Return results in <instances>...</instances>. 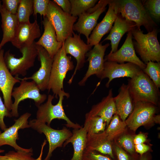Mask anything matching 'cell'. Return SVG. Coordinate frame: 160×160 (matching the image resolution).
Listing matches in <instances>:
<instances>
[{
    "instance_id": "6da1fadb",
    "label": "cell",
    "mask_w": 160,
    "mask_h": 160,
    "mask_svg": "<svg viewBox=\"0 0 160 160\" xmlns=\"http://www.w3.org/2000/svg\"><path fill=\"white\" fill-rule=\"evenodd\" d=\"M118 13L126 20L133 22L136 28L143 26L148 32L157 26L143 4L139 0H116Z\"/></svg>"
},
{
    "instance_id": "7a4b0ae2",
    "label": "cell",
    "mask_w": 160,
    "mask_h": 160,
    "mask_svg": "<svg viewBox=\"0 0 160 160\" xmlns=\"http://www.w3.org/2000/svg\"><path fill=\"white\" fill-rule=\"evenodd\" d=\"M128 81L129 91L134 103L143 102L157 105L160 96L159 89L142 70Z\"/></svg>"
},
{
    "instance_id": "3957f363",
    "label": "cell",
    "mask_w": 160,
    "mask_h": 160,
    "mask_svg": "<svg viewBox=\"0 0 160 160\" xmlns=\"http://www.w3.org/2000/svg\"><path fill=\"white\" fill-rule=\"evenodd\" d=\"M135 41L133 42L135 50L146 64L152 61H160V45L157 39L156 28L145 34L136 27L131 31Z\"/></svg>"
},
{
    "instance_id": "277c9868",
    "label": "cell",
    "mask_w": 160,
    "mask_h": 160,
    "mask_svg": "<svg viewBox=\"0 0 160 160\" xmlns=\"http://www.w3.org/2000/svg\"><path fill=\"white\" fill-rule=\"evenodd\" d=\"M74 68L71 57L66 54L63 46L59 50L53 58V61L47 90H51L55 97L64 91L63 81L68 72Z\"/></svg>"
},
{
    "instance_id": "5b68a950",
    "label": "cell",
    "mask_w": 160,
    "mask_h": 160,
    "mask_svg": "<svg viewBox=\"0 0 160 160\" xmlns=\"http://www.w3.org/2000/svg\"><path fill=\"white\" fill-rule=\"evenodd\" d=\"M69 93L64 91L59 94V99L55 105L52 104V101L55 97L53 95H49L46 102L37 107L36 113V119L39 121L50 126L52 121L54 119H63L66 121V126L68 127L73 129H79L81 127L79 124L73 122L66 115L63 105V102L64 97H69Z\"/></svg>"
},
{
    "instance_id": "8992f818",
    "label": "cell",
    "mask_w": 160,
    "mask_h": 160,
    "mask_svg": "<svg viewBox=\"0 0 160 160\" xmlns=\"http://www.w3.org/2000/svg\"><path fill=\"white\" fill-rule=\"evenodd\" d=\"M46 17L53 26L58 41L63 43L73 36V27L78 19L64 12L52 1H49Z\"/></svg>"
},
{
    "instance_id": "52a82bcc",
    "label": "cell",
    "mask_w": 160,
    "mask_h": 160,
    "mask_svg": "<svg viewBox=\"0 0 160 160\" xmlns=\"http://www.w3.org/2000/svg\"><path fill=\"white\" fill-rule=\"evenodd\" d=\"M22 56L15 57V55L8 50L4 54V59L5 64L11 74L15 76L19 75L25 76L27 71L34 65L38 55V50L35 42L31 45L20 48Z\"/></svg>"
},
{
    "instance_id": "ba28073f",
    "label": "cell",
    "mask_w": 160,
    "mask_h": 160,
    "mask_svg": "<svg viewBox=\"0 0 160 160\" xmlns=\"http://www.w3.org/2000/svg\"><path fill=\"white\" fill-rule=\"evenodd\" d=\"M15 77L21 81L19 86L13 89L12 97L14 101L11 112L12 117H17L19 116L18 105L21 101L26 99L33 100L37 107L43 103L47 97L46 94L40 93V90L33 81H27L20 79L18 76Z\"/></svg>"
},
{
    "instance_id": "9c48e42d",
    "label": "cell",
    "mask_w": 160,
    "mask_h": 160,
    "mask_svg": "<svg viewBox=\"0 0 160 160\" xmlns=\"http://www.w3.org/2000/svg\"><path fill=\"white\" fill-rule=\"evenodd\" d=\"M29 124L30 128L40 134L43 133L49 143L48 151L44 160H49L53 151L57 148L62 147L64 142L72 135V132L65 127L61 129H55L36 119L30 120Z\"/></svg>"
},
{
    "instance_id": "30bf717a",
    "label": "cell",
    "mask_w": 160,
    "mask_h": 160,
    "mask_svg": "<svg viewBox=\"0 0 160 160\" xmlns=\"http://www.w3.org/2000/svg\"><path fill=\"white\" fill-rule=\"evenodd\" d=\"M110 0H100L97 4L79 16L77 22L73 27V31L82 34L87 40L92 31L97 25L98 19L105 10Z\"/></svg>"
},
{
    "instance_id": "8fae6325",
    "label": "cell",
    "mask_w": 160,
    "mask_h": 160,
    "mask_svg": "<svg viewBox=\"0 0 160 160\" xmlns=\"http://www.w3.org/2000/svg\"><path fill=\"white\" fill-rule=\"evenodd\" d=\"M156 111V105L150 103L138 102L134 103L133 111L125 121L127 126L135 131L141 126L154 122Z\"/></svg>"
},
{
    "instance_id": "7c38bea8",
    "label": "cell",
    "mask_w": 160,
    "mask_h": 160,
    "mask_svg": "<svg viewBox=\"0 0 160 160\" xmlns=\"http://www.w3.org/2000/svg\"><path fill=\"white\" fill-rule=\"evenodd\" d=\"M65 52L73 57L77 63L73 73L68 81L71 84L76 72L83 67L86 62V55L91 49L92 47L85 43L81 39L80 35L74 32L73 36L69 37L63 42Z\"/></svg>"
},
{
    "instance_id": "4fadbf2b",
    "label": "cell",
    "mask_w": 160,
    "mask_h": 160,
    "mask_svg": "<svg viewBox=\"0 0 160 160\" xmlns=\"http://www.w3.org/2000/svg\"><path fill=\"white\" fill-rule=\"evenodd\" d=\"M36 45L38 50V58L40 62L39 69L31 76L20 79L27 80L32 79L40 90L47 89L53 61V58L42 47Z\"/></svg>"
},
{
    "instance_id": "5bb4252c",
    "label": "cell",
    "mask_w": 160,
    "mask_h": 160,
    "mask_svg": "<svg viewBox=\"0 0 160 160\" xmlns=\"http://www.w3.org/2000/svg\"><path fill=\"white\" fill-rule=\"evenodd\" d=\"M109 45V43L104 45L99 43L87 53L86 57L89 62L88 68L84 76L78 83L79 86H84L88 79L93 75L100 78L103 70L105 52Z\"/></svg>"
},
{
    "instance_id": "9a60e30c",
    "label": "cell",
    "mask_w": 160,
    "mask_h": 160,
    "mask_svg": "<svg viewBox=\"0 0 160 160\" xmlns=\"http://www.w3.org/2000/svg\"><path fill=\"white\" fill-rule=\"evenodd\" d=\"M131 31L128 32L125 41L120 48L106 56L104 58V62H114L120 64L127 62L136 65L142 70L146 67V64L140 60L135 53Z\"/></svg>"
},
{
    "instance_id": "2e32d148",
    "label": "cell",
    "mask_w": 160,
    "mask_h": 160,
    "mask_svg": "<svg viewBox=\"0 0 160 160\" xmlns=\"http://www.w3.org/2000/svg\"><path fill=\"white\" fill-rule=\"evenodd\" d=\"M142 70L137 65L130 63L120 64L105 61L104 62L103 70L100 79L101 80L105 78L108 79L105 84L106 87L108 88L113 79L124 77L132 78Z\"/></svg>"
},
{
    "instance_id": "e0dca14e",
    "label": "cell",
    "mask_w": 160,
    "mask_h": 160,
    "mask_svg": "<svg viewBox=\"0 0 160 160\" xmlns=\"http://www.w3.org/2000/svg\"><path fill=\"white\" fill-rule=\"evenodd\" d=\"M108 8L102 20L96 25L87 40L91 47L99 43L103 37L108 33L112 27L118 14L116 0H110Z\"/></svg>"
},
{
    "instance_id": "ac0fdd59",
    "label": "cell",
    "mask_w": 160,
    "mask_h": 160,
    "mask_svg": "<svg viewBox=\"0 0 160 160\" xmlns=\"http://www.w3.org/2000/svg\"><path fill=\"white\" fill-rule=\"evenodd\" d=\"M41 35V31L36 20L30 22L18 23L15 36L11 42L19 49L22 47L31 45L35 39Z\"/></svg>"
},
{
    "instance_id": "d6986e66",
    "label": "cell",
    "mask_w": 160,
    "mask_h": 160,
    "mask_svg": "<svg viewBox=\"0 0 160 160\" xmlns=\"http://www.w3.org/2000/svg\"><path fill=\"white\" fill-rule=\"evenodd\" d=\"M31 116V114L29 113H25L18 119L14 120L15 123L13 125L0 134V147L5 145H9L17 151H28L32 148H22L16 143L17 140L19 139V130L30 128L28 120Z\"/></svg>"
},
{
    "instance_id": "ffe728a7",
    "label": "cell",
    "mask_w": 160,
    "mask_h": 160,
    "mask_svg": "<svg viewBox=\"0 0 160 160\" xmlns=\"http://www.w3.org/2000/svg\"><path fill=\"white\" fill-rule=\"evenodd\" d=\"M4 50H0V90L2 92L4 103L10 111L12 108L13 102L12 94L15 85L20 83V80L13 77L7 67L4 59Z\"/></svg>"
},
{
    "instance_id": "44dd1931",
    "label": "cell",
    "mask_w": 160,
    "mask_h": 160,
    "mask_svg": "<svg viewBox=\"0 0 160 160\" xmlns=\"http://www.w3.org/2000/svg\"><path fill=\"white\" fill-rule=\"evenodd\" d=\"M42 23L44 31L39 40L35 42V44L42 47L53 58L62 46L63 43L58 41L55 29L46 16L44 18Z\"/></svg>"
},
{
    "instance_id": "7402d4cb",
    "label": "cell",
    "mask_w": 160,
    "mask_h": 160,
    "mask_svg": "<svg viewBox=\"0 0 160 160\" xmlns=\"http://www.w3.org/2000/svg\"><path fill=\"white\" fill-rule=\"evenodd\" d=\"M114 23V25L110 30V33L103 41H111V49L109 54L117 50L120 40L126 33L131 31L136 27L135 23L126 20L119 13L118 14Z\"/></svg>"
},
{
    "instance_id": "603a6c76",
    "label": "cell",
    "mask_w": 160,
    "mask_h": 160,
    "mask_svg": "<svg viewBox=\"0 0 160 160\" xmlns=\"http://www.w3.org/2000/svg\"><path fill=\"white\" fill-rule=\"evenodd\" d=\"M87 113L91 116L101 117L106 123L107 127L113 116L116 113L112 89L109 90L108 95L104 97L100 102L92 106L90 111Z\"/></svg>"
},
{
    "instance_id": "cb8c5ba5",
    "label": "cell",
    "mask_w": 160,
    "mask_h": 160,
    "mask_svg": "<svg viewBox=\"0 0 160 160\" xmlns=\"http://www.w3.org/2000/svg\"><path fill=\"white\" fill-rule=\"evenodd\" d=\"M111 142L105 131L97 134H87L85 149L97 151L114 159Z\"/></svg>"
},
{
    "instance_id": "d4e9b609",
    "label": "cell",
    "mask_w": 160,
    "mask_h": 160,
    "mask_svg": "<svg viewBox=\"0 0 160 160\" xmlns=\"http://www.w3.org/2000/svg\"><path fill=\"white\" fill-rule=\"evenodd\" d=\"M113 99L116 108V113L122 121H125L134 107V103L127 84L123 83L121 85L119 94L113 97Z\"/></svg>"
},
{
    "instance_id": "484cf974",
    "label": "cell",
    "mask_w": 160,
    "mask_h": 160,
    "mask_svg": "<svg viewBox=\"0 0 160 160\" xmlns=\"http://www.w3.org/2000/svg\"><path fill=\"white\" fill-rule=\"evenodd\" d=\"M0 14L3 33L0 45L2 47L6 43L11 42L13 39L19 22L16 15L10 13L2 6L0 9Z\"/></svg>"
},
{
    "instance_id": "4316f807",
    "label": "cell",
    "mask_w": 160,
    "mask_h": 160,
    "mask_svg": "<svg viewBox=\"0 0 160 160\" xmlns=\"http://www.w3.org/2000/svg\"><path fill=\"white\" fill-rule=\"evenodd\" d=\"M72 136L64 143L63 146H65L71 143L73 148V153L70 160H82L83 154L86 148L87 132L83 127L73 129Z\"/></svg>"
},
{
    "instance_id": "83f0119b",
    "label": "cell",
    "mask_w": 160,
    "mask_h": 160,
    "mask_svg": "<svg viewBox=\"0 0 160 160\" xmlns=\"http://www.w3.org/2000/svg\"><path fill=\"white\" fill-rule=\"evenodd\" d=\"M126 126L125 121L121 120L119 116L116 113L112 117L105 132L109 140L112 141L123 134Z\"/></svg>"
},
{
    "instance_id": "f1b7e54d",
    "label": "cell",
    "mask_w": 160,
    "mask_h": 160,
    "mask_svg": "<svg viewBox=\"0 0 160 160\" xmlns=\"http://www.w3.org/2000/svg\"><path fill=\"white\" fill-rule=\"evenodd\" d=\"M106 124L100 117L91 116L87 113L85 116V120L83 127L87 134H92L100 133L105 130Z\"/></svg>"
},
{
    "instance_id": "f546056e",
    "label": "cell",
    "mask_w": 160,
    "mask_h": 160,
    "mask_svg": "<svg viewBox=\"0 0 160 160\" xmlns=\"http://www.w3.org/2000/svg\"><path fill=\"white\" fill-rule=\"evenodd\" d=\"M47 143L44 140L41 145L39 156L37 159L33 157V148L28 151H10L4 156L0 155V160H42L43 148Z\"/></svg>"
},
{
    "instance_id": "4dcf8cb0",
    "label": "cell",
    "mask_w": 160,
    "mask_h": 160,
    "mask_svg": "<svg viewBox=\"0 0 160 160\" xmlns=\"http://www.w3.org/2000/svg\"><path fill=\"white\" fill-rule=\"evenodd\" d=\"M33 13V0H20L16 14L19 23L30 22Z\"/></svg>"
},
{
    "instance_id": "1f68e13d",
    "label": "cell",
    "mask_w": 160,
    "mask_h": 160,
    "mask_svg": "<svg viewBox=\"0 0 160 160\" xmlns=\"http://www.w3.org/2000/svg\"><path fill=\"white\" fill-rule=\"evenodd\" d=\"M71 6L70 14L79 17L88 9L94 7L97 0H70Z\"/></svg>"
},
{
    "instance_id": "d6a6232c",
    "label": "cell",
    "mask_w": 160,
    "mask_h": 160,
    "mask_svg": "<svg viewBox=\"0 0 160 160\" xmlns=\"http://www.w3.org/2000/svg\"><path fill=\"white\" fill-rule=\"evenodd\" d=\"M143 72L148 76L157 87H160V63L149 61L146 64Z\"/></svg>"
},
{
    "instance_id": "836d02e7",
    "label": "cell",
    "mask_w": 160,
    "mask_h": 160,
    "mask_svg": "<svg viewBox=\"0 0 160 160\" xmlns=\"http://www.w3.org/2000/svg\"><path fill=\"white\" fill-rule=\"evenodd\" d=\"M134 137L129 134H122L118 138V144L130 155L134 157L139 158L136 153L135 144L133 142Z\"/></svg>"
},
{
    "instance_id": "e575fe53",
    "label": "cell",
    "mask_w": 160,
    "mask_h": 160,
    "mask_svg": "<svg viewBox=\"0 0 160 160\" xmlns=\"http://www.w3.org/2000/svg\"><path fill=\"white\" fill-rule=\"evenodd\" d=\"M143 5L151 17L159 20L160 18V0L142 1Z\"/></svg>"
},
{
    "instance_id": "d590c367",
    "label": "cell",
    "mask_w": 160,
    "mask_h": 160,
    "mask_svg": "<svg viewBox=\"0 0 160 160\" xmlns=\"http://www.w3.org/2000/svg\"><path fill=\"white\" fill-rule=\"evenodd\" d=\"M49 0H33V15L39 14L45 17Z\"/></svg>"
},
{
    "instance_id": "8d00e7d4",
    "label": "cell",
    "mask_w": 160,
    "mask_h": 160,
    "mask_svg": "<svg viewBox=\"0 0 160 160\" xmlns=\"http://www.w3.org/2000/svg\"><path fill=\"white\" fill-rule=\"evenodd\" d=\"M82 160H115L109 156L101 154L97 151L89 150L86 149L84 151Z\"/></svg>"
},
{
    "instance_id": "74e56055",
    "label": "cell",
    "mask_w": 160,
    "mask_h": 160,
    "mask_svg": "<svg viewBox=\"0 0 160 160\" xmlns=\"http://www.w3.org/2000/svg\"><path fill=\"white\" fill-rule=\"evenodd\" d=\"M114 150L117 160H139L138 158L132 156L123 149L115 142Z\"/></svg>"
},
{
    "instance_id": "f35d334b",
    "label": "cell",
    "mask_w": 160,
    "mask_h": 160,
    "mask_svg": "<svg viewBox=\"0 0 160 160\" xmlns=\"http://www.w3.org/2000/svg\"><path fill=\"white\" fill-rule=\"evenodd\" d=\"M0 128L4 131L7 128L4 121V117L11 118L12 116L11 112L7 109L2 101L0 96Z\"/></svg>"
},
{
    "instance_id": "ab89813d",
    "label": "cell",
    "mask_w": 160,
    "mask_h": 160,
    "mask_svg": "<svg viewBox=\"0 0 160 160\" xmlns=\"http://www.w3.org/2000/svg\"><path fill=\"white\" fill-rule=\"evenodd\" d=\"M20 0H2V6L9 12L16 15Z\"/></svg>"
},
{
    "instance_id": "60d3db41",
    "label": "cell",
    "mask_w": 160,
    "mask_h": 160,
    "mask_svg": "<svg viewBox=\"0 0 160 160\" xmlns=\"http://www.w3.org/2000/svg\"><path fill=\"white\" fill-rule=\"evenodd\" d=\"M52 1L59 6L65 12L70 14L71 6L69 0H53Z\"/></svg>"
},
{
    "instance_id": "b9f144b4",
    "label": "cell",
    "mask_w": 160,
    "mask_h": 160,
    "mask_svg": "<svg viewBox=\"0 0 160 160\" xmlns=\"http://www.w3.org/2000/svg\"><path fill=\"white\" fill-rule=\"evenodd\" d=\"M135 148L136 152L141 156L148 151L150 147L148 145L143 143L135 145Z\"/></svg>"
},
{
    "instance_id": "7bdbcfd3",
    "label": "cell",
    "mask_w": 160,
    "mask_h": 160,
    "mask_svg": "<svg viewBox=\"0 0 160 160\" xmlns=\"http://www.w3.org/2000/svg\"><path fill=\"white\" fill-rule=\"evenodd\" d=\"M147 140V137L144 134L140 133L133 138V142L135 145L144 143Z\"/></svg>"
},
{
    "instance_id": "ee69618b",
    "label": "cell",
    "mask_w": 160,
    "mask_h": 160,
    "mask_svg": "<svg viewBox=\"0 0 160 160\" xmlns=\"http://www.w3.org/2000/svg\"><path fill=\"white\" fill-rule=\"evenodd\" d=\"M150 158L147 154L145 153L142 156H140L139 160H150Z\"/></svg>"
},
{
    "instance_id": "f6af8a7d",
    "label": "cell",
    "mask_w": 160,
    "mask_h": 160,
    "mask_svg": "<svg viewBox=\"0 0 160 160\" xmlns=\"http://www.w3.org/2000/svg\"><path fill=\"white\" fill-rule=\"evenodd\" d=\"M153 122L155 123L160 124V115H155L153 119Z\"/></svg>"
},
{
    "instance_id": "bcb514c9",
    "label": "cell",
    "mask_w": 160,
    "mask_h": 160,
    "mask_svg": "<svg viewBox=\"0 0 160 160\" xmlns=\"http://www.w3.org/2000/svg\"><path fill=\"white\" fill-rule=\"evenodd\" d=\"M4 152V150L0 149V153H3Z\"/></svg>"
},
{
    "instance_id": "7dc6e473",
    "label": "cell",
    "mask_w": 160,
    "mask_h": 160,
    "mask_svg": "<svg viewBox=\"0 0 160 160\" xmlns=\"http://www.w3.org/2000/svg\"><path fill=\"white\" fill-rule=\"evenodd\" d=\"M1 2L2 1L0 0V9L1 8V7L2 6V4L1 3Z\"/></svg>"
},
{
    "instance_id": "c3c4849f",
    "label": "cell",
    "mask_w": 160,
    "mask_h": 160,
    "mask_svg": "<svg viewBox=\"0 0 160 160\" xmlns=\"http://www.w3.org/2000/svg\"><path fill=\"white\" fill-rule=\"evenodd\" d=\"M2 47L0 45V50L2 49Z\"/></svg>"
},
{
    "instance_id": "681fc988",
    "label": "cell",
    "mask_w": 160,
    "mask_h": 160,
    "mask_svg": "<svg viewBox=\"0 0 160 160\" xmlns=\"http://www.w3.org/2000/svg\"><path fill=\"white\" fill-rule=\"evenodd\" d=\"M1 133V131L0 130V134Z\"/></svg>"
}]
</instances>
